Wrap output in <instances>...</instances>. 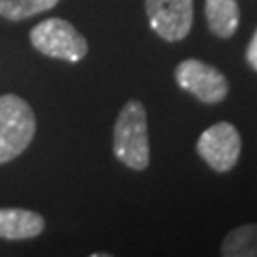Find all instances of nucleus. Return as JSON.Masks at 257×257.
Wrapping results in <instances>:
<instances>
[{"label": "nucleus", "instance_id": "5", "mask_svg": "<svg viewBox=\"0 0 257 257\" xmlns=\"http://www.w3.org/2000/svg\"><path fill=\"white\" fill-rule=\"evenodd\" d=\"M240 151H242V139L238 130L230 122H217L208 130H204L196 143V153L217 174L230 172L236 166Z\"/></svg>", "mask_w": 257, "mask_h": 257}, {"label": "nucleus", "instance_id": "10", "mask_svg": "<svg viewBox=\"0 0 257 257\" xmlns=\"http://www.w3.org/2000/svg\"><path fill=\"white\" fill-rule=\"evenodd\" d=\"M59 0H0V18L8 21H23L52 10Z\"/></svg>", "mask_w": 257, "mask_h": 257}, {"label": "nucleus", "instance_id": "9", "mask_svg": "<svg viewBox=\"0 0 257 257\" xmlns=\"http://www.w3.org/2000/svg\"><path fill=\"white\" fill-rule=\"evenodd\" d=\"M223 257H257V223L232 229L221 242Z\"/></svg>", "mask_w": 257, "mask_h": 257}, {"label": "nucleus", "instance_id": "2", "mask_svg": "<svg viewBox=\"0 0 257 257\" xmlns=\"http://www.w3.org/2000/svg\"><path fill=\"white\" fill-rule=\"evenodd\" d=\"M37 134V116L23 97L0 95V164L18 158Z\"/></svg>", "mask_w": 257, "mask_h": 257}, {"label": "nucleus", "instance_id": "11", "mask_svg": "<svg viewBox=\"0 0 257 257\" xmlns=\"http://www.w3.org/2000/svg\"><path fill=\"white\" fill-rule=\"evenodd\" d=\"M246 61H248V65L253 71H257V29L251 40H249L248 48H246Z\"/></svg>", "mask_w": 257, "mask_h": 257}, {"label": "nucleus", "instance_id": "8", "mask_svg": "<svg viewBox=\"0 0 257 257\" xmlns=\"http://www.w3.org/2000/svg\"><path fill=\"white\" fill-rule=\"evenodd\" d=\"M204 14L210 31L219 38H230L240 23V10L236 0H206Z\"/></svg>", "mask_w": 257, "mask_h": 257}, {"label": "nucleus", "instance_id": "3", "mask_svg": "<svg viewBox=\"0 0 257 257\" xmlns=\"http://www.w3.org/2000/svg\"><path fill=\"white\" fill-rule=\"evenodd\" d=\"M31 44L42 55L76 63L88 54V40L67 19L50 18L40 21L29 33Z\"/></svg>", "mask_w": 257, "mask_h": 257}, {"label": "nucleus", "instance_id": "1", "mask_svg": "<svg viewBox=\"0 0 257 257\" xmlns=\"http://www.w3.org/2000/svg\"><path fill=\"white\" fill-rule=\"evenodd\" d=\"M112 151L124 166L141 172L149 166V128L147 110L138 99H130L120 109L114 122Z\"/></svg>", "mask_w": 257, "mask_h": 257}, {"label": "nucleus", "instance_id": "4", "mask_svg": "<svg viewBox=\"0 0 257 257\" xmlns=\"http://www.w3.org/2000/svg\"><path fill=\"white\" fill-rule=\"evenodd\" d=\"M175 82L181 90L208 105L221 103L229 93L227 76L213 65L204 63L200 59H185L177 65Z\"/></svg>", "mask_w": 257, "mask_h": 257}, {"label": "nucleus", "instance_id": "7", "mask_svg": "<svg viewBox=\"0 0 257 257\" xmlns=\"http://www.w3.org/2000/svg\"><path fill=\"white\" fill-rule=\"evenodd\" d=\"M44 217L37 211L23 208H0V238L27 240L37 238L44 230Z\"/></svg>", "mask_w": 257, "mask_h": 257}, {"label": "nucleus", "instance_id": "6", "mask_svg": "<svg viewBox=\"0 0 257 257\" xmlns=\"http://www.w3.org/2000/svg\"><path fill=\"white\" fill-rule=\"evenodd\" d=\"M151 29L166 42L183 40L194 19V0H145Z\"/></svg>", "mask_w": 257, "mask_h": 257}]
</instances>
